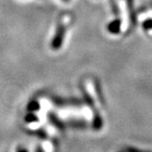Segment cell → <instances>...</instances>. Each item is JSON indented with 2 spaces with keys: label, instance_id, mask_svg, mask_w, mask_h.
I'll use <instances>...</instances> for the list:
<instances>
[{
  "label": "cell",
  "instance_id": "6da1fadb",
  "mask_svg": "<svg viewBox=\"0 0 152 152\" xmlns=\"http://www.w3.org/2000/svg\"><path fill=\"white\" fill-rule=\"evenodd\" d=\"M83 97L87 103V104L91 107V109L93 110L94 113V117H93V128L96 131H99V130L102 129L104 122H103V117L101 116V115L99 114V112L96 110L95 108V104L93 100L92 97L89 95V94H87L85 91H83Z\"/></svg>",
  "mask_w": 152,
  "mask_h": 152
},
{
  "label": "cell",
  "instance_id": "7a4b0ae2",
  "mask_svg": "<svg viewBox=\"0 0 152 152\" xmlns=\"http://www.w3.org/2000/svg\"><path fill=\"white\" fill-rule=\"evenodd\" d=\"M64 35H65V27L62 24H61L58 26L56 33L54 35L51 41V48L53 50H57L61 47L64 39Z\"/></svg>",
  "mask_w": 152,
  "mask_h": 152
},
{
  "label": "cell",
  "instance_id": "3957f363",
  "mask_svg": "<svg viewBox=\"0 0 152 152\" xmlns=\"http://www.w3.org/2000/svg\"><path fill=\"white\" fill-rule=\"evenodd\" d=\"M51 101L56 105H75L78 106L83 104V102L78 98H61V97H51Z\"/></svg>",
  "mask_w": 152,
  "mask_h": 152
},
{
  "label": "cell",
  "instance_id": "277c9868",
  "mask_svg": "<svg viewBox=\"0 0 152 152\" xmlns=\"http://www.w3.org/2000/svg\"><path fill=\"white\" fill-rule=\"evenodd\" d=\"M48 118L50 122L55 126L57 129H59L60 131H63V130L65 129V125L64 123L61 120V119L54 114L53 112H49L48 113Z\"/></svg>",
  "mask_w": 152,
  "mask_h": 152
},
{
  "label": "cell",
  "instance_id": "5b68a950",
  "mask_svg": "<svg viewBox=\"0 0 152 152\" xmlns=\"http://www.w3.org/2000/svg\"><path fill=\"white\" fill-rule=\"evenodd\" d=\"M121 29V20L119 18H115L107 25V30L112 34H117Z\"/></svg>",
  "mask_w": 152,
  "mask_h": 152
},
{
  "label": "cell",
  "instance_id": "8992f818",
  "mask_svg": "<svg viewBox=\"0 0 152 152\" xmlns=\"http://www.w3.org/2000/svg\"><path fill=\"white\" fill-rule=\"evenodd\" d=\"M39 109H40V104L36 100H31L27 105V110L28 112H34L35 113V112L39 111Z\"/></svg>",
  "mask_w": 152,
  "mask_h": 152
},
{
  "label": "cell",
  "instance_id": "52a82bcc",
  "mask_svg": "<svg viewBox=\"0 0 152 152\" xmlns=\"http://www.w3.org/2000/svg\"><path fill=\"white\" fill-rule=\"evenodd\" d=\"M68 124H69V126H73L75 128H84L86 126H87V124L82 120H71L68 122Z\"/></svg>",
  "mask_w": 152,
  "mask_h": 152
},
{
  "label": "cell",
  "instance_id": "ba28073f",
  "mask_svg": "<svg viewBox=\"0 0 152 152\" xmlns=\"http://www.w3.org/2000/svg\"><path fill=\"white\" fill-rule=\"evenodd\" d=\"M26 123H36L39 121V117L34 114V112H28L25 116Z\"/></svg>",
  "mask_w": 152,
  "mask_h": 152
},
{
  "label": "cell",
  "instance_id": "9c48e42d",
  "mask_svg": "<svg viewBox=\"0 0 152 152\" xmlns=\"http://www.w3.org/2000/svg\"><path fill=\"white\" fill-rule=\"evenodd\" d=\"M142 27L145 30H150L152 29V18H148L147 20H145L143 24H142Z\"/></svg>",
  "mask_w": 152,
  "mask_h": 152
},
{
  "label": "cell",
  "instance_id": "30bf717a",
  "mask_svg": "<svg viewBox=\"0 0 152 152\" xmlns=\"http://www.w3.org/2000/svg\"><path fill=\"white\" fill-rule=\"evenodd\" d=\"M17 152H28V150L25 148H18Z\"/></svg>",
  "mask_w": 152,
  "mask_h": 152
},
{
  "label": "cell",
  "instance_id": "8fae6325",
  "mask_svg": "<svg viewBox=\"0 0 152 152\" xmlns=\"http://www.w3.org/2000/svg\"><path fill=\"white\" fill-rule=\"evenodd\" d=\"M35 152H44V149H43V148L41 146H38L36 148V151Z\"/></svg>",
  "mask_w": 152,
  "mask_h": 152
},
{
  "label": "cell",
  "instance_id": "7c38bea8",
  "mask_svg": "<svg viewBox=\"0 0 152 152\" xmlns=\"http://www.w3.org/2000/svg\"><path fill=\"white\" fill-rule=\"evenodd\" d=\"M64 1H68V0H64Z\"/></svg>",
  "mask_w": 152,
  "mask_h": 152
}]
</instances>
